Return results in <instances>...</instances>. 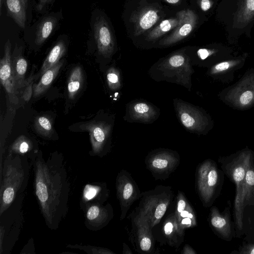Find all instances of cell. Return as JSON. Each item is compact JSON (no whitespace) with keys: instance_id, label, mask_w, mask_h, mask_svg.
Instances as JSON below:
<instances>
[{"instance_id":"6da1fadb","label":"cell","mask_w":254,"mask_h":254,"mask_svg":"<svg viewBox=\"0 0 254 254\" xmlns=\"http://www.w3.org/2000/svg\"><path fill=\"white\" fill-rule=\"evenodd\" d=\"M189 57L182 52L173 53L154 64L149 74L156 81H167L191 88V75L194 72Z\"/></svg>"},{"instance_id":"7a4b0ae2","label":"cell","mask_w":254,"mask_h":254,"mask_svg":"<svg viewBox=\"0 0 254 254\" xmlns=\"http://www.w3.org/2000/svg\"><path fill=\"white\" fill-rule=\"evenodd\" d=\"M174 196L170 186L159 185L141 192L138 207L135 209L144 215L153 228L161 221Z\"/></svg>"},{"instance_id":"3957f363","label":"cell","mask_w":254,"mask_h":254,"mask_svg":"<svg viewBox=\"0 0 254 254\" xmlns=\"http://www.w3.org/2000/svg\"><path fill=\"white\" fill-rule=\"evenodd\" d=\"M219 99L225 104L238 110L254 106V68L248 69L234 84L221 90Z\"/></svg>"},{"instance_id":"277c9868","label":"cell","mask_w":254,"mask_h":254,"mask_svg":"<svg viewBox=\"0 0 254 254\" xmlns=\"http://www.w3.org/2000/svg\"><path fill=\"white\" fill-rule=\"evenodd\" d=\"M173 104L180 122L187 130L205 134L212 128L213 121L203 109L179 98L174 99Z\"/></svg>"},{"instance_id":"5b68a950","label":"cell","mask_w":254,"mask_h":254,"mask_svg":"<svg viewBox=\"0 0 254 254\" xmlns=\"http://www.w3.org/2000/svg\"><path fill=\"white\" fill-rule=\"evenodd\" d=\"M144 161L147 169L155 179L165 180L177 169L180 157L176 151L158 148L149 152Z\"/></svg>"},{"instance_id":"8992f818","label":"cell","mask_w":254,"mask_h":254,"mask_svg":"<svg viewBox=\"0 0 254 254\" xmlns=\"http://www.w3.org/2000/svg\"><path fill=\"white\" fill-rule=\"evenodd\" d=\"M129 218L131 225L129 238L135 250L139 253H151L154 250V241L149 221L136 209Z\"/></svg>"},{"instance_id":"52a82bcc","label":"cell","mask_w":254,"mask_h":254,"mask_svg":"<svg viewBox=\"0 0 254 254\" xmlns=\"http://www.w3.org/2000/svg\"><path fill=\"white\" fill-rule=\"evenodd\" d=\"M91 32L94 39L98 54L110 58L115 49V42L112 31L105 16L92 12L91 18Z\"/></svg>"},{"instance_id":"ba28073f","label":"cell","mask_w":254,"mask_h":254,"mask_svg":"<svg viewBox=\"0 0 254 254\" xmlns=\"http://www.w3.org/2000/svg\"><path fill=\"white\" fill-rule=\"evenodd\" d=\"M116 186L122 220L125 218L132 204L140 198L141 192L131 175L125 170H122L118 173Z\"/></svg>"},{"instance_id":"9c48e42d","label":"cell","mask_w":254,"mask_h":254,"mask_svg":"<svg viewBox=\"0 0 254 254\" xmlns=\"http://www.w3.org/2000/svg\"><path fill=\"white\" fill-rule=\"evenodd\" d=\"M11 49V44L8 40L5 43L3 56L0 61V79L9 100L11 103L16 105L19 100L12 72Z\"/></svg>"},{"instance_id":"30bf717a","label":"cell","mask_w":254,"mask_h":254,"mask_svg":"<svg viewBox=\"0 0 254 254\" xmlns=\"http://www.w3.org/2000/svg\"><path fill=\"white\" fill-rule=\"evenodd\" d=\"M159 109L149 102L136 100L127 105L124 119L128 122L151 124L158 118Z\"/></svg>"},{"instance_id":"8fae6325","label":"cell","mask_w":254,"mask_h":254,"mask_svg":"<svg viewBox=\"0 0 254 254\" xmlns=\"http://www.w3.org/2000/svg\"><path fill=\"white\" fill-rule=\"evenodd\" d=\"M248 54L245 53L219 62L208 68L206 74L215 80L229 83L233 80L235 72L244 66Z\"/></svg>"},{"instance_id":"7c38bea8","label":"cell","mask_w":254,"mask_h":254,"mask_svg":"<svg viewBox=\"0 0 254 254\" xmlns=\"http://www.w3.org/2000/svg\"><path fill=\"white\" fill-rule=\"evenodd\" d=\"M179 23L175 30L166 38L160 42L162 46H170L187 37L194 29L197 21L194 11L187 9L179 11L177 14Z\"/></svg>"},{"instance_id":"4fadbf2b","label":"cell","mask_w":254,"mask_h":254,"mask_svg":"<svg viewBox=\"0 0 254 254\" xmlns=\"http://www.w3.org/2000/svg\"><path fill=\"white\" fill-rule=\"evenodd\" d=\"M179 229L185 234L186 229L196 225L195 213L184 194L179 190L177 196L176 205L174 212Z\"/></svg>"},{"instance_id":"5bb4252c","label":"cell","mask_w":254,"mask_h":254,"mask_svg":"<svg viewBox=\"0 0 254 254\" xmlns=\"http://www.w3.org/2000/svg\"><path fill=\"white\" fill-rule=\"evenodd\" d=\"M112 127V124L106 122H90L80 126L81 129L89 132L95 152H99L103 148L109 138Z\"/></svg>"},{"instance_id":"9a60e30c","label":"cell","mask_w":254,"mask_h":254,"mask_svg":"<svg viewBox=\"0 0 254 254\" xmlns=\"http://www.w3.org/2000/svg\"><path fill=\"white\" fill-rule=\"evenodd\" d=\"M205 163L198 168L196 173V185L200 197L206 201L210 195L211 190L217 184L218 173L214 169Z\"/></svg>"},{"instance_id":"2e32d148","label":"cell","mask_w":254,"mask_h":254,"mask_svg":"<svg viewBox=\"0 0 254 254\" xmlns=\"http://www.w3.org/2000/svg\"><path fill=\"white\" fill-rule=\"evenodd\" d=\"M62 11L52 12L41 18L35 30V43L41 46L56 30L62 18Z\"/></svg>"},{"instance_id":"e0dca14e","label":"cell","mask_w":254,"mask_h":254,"mask_svg":"<svg viewBox=\"0 0 254 254\" xmlns=\"http://www.w3.org/2000/svg\"><path fill=\"white\" fill-rule=\"evenodd\" d=\"M158 11L151 7H146L138 12L134 18V35L139 36L150 29L158 20Z\"/></svg>"},{"instance_id":"ac0fdd59","label":"cell","mask_w":254,"mask_h":254,"mask_svg":"<svg viewBox=\"0 0 254 254\" xmlns=\"http://www.w3.org/2000/svg\"><path fill=\"white\" fill-rule=\"evenodd\" d=\"M163 232L168 244L172 247L178 248L184 242L185 234L179 229L174 212L166 218L163 225Z\"/></svg>"},{"instance_id":"d6986e66","label":"cell","mask_w":254,"mask_h":254,"mask_svg":"<svg viewBox=\"0 0 254 254\" xmlns=\"http://www.w3.org/2000/svg\"><path fill=\"white\" fill-rule=\"evenodd\" d=\"M7 16L20 28H24L27 20L28 0H5Z\"/></svg>"},{"instance_id":"ffe728a7","label":"cell","mask_w":254,"mask_h":254,"mask_svg":"<svg viewBox=\"0 0 254 254\" xmlns=\"http://www.w3.org/2000/svg\"><path fill=\"white\" fill-rule=\"evenodd\" d=\"M17 54L13 51L12 59L11 58V65L16 88L18 90L24 87L26 79L25 75L27 68V62L22 56L21 48L15 47Z\"/></svg>"},{"instance_id":"44dd1931","label":"cell","mask_w":254,"mask_h":254,"mask_svg":"<svg viewBox=\"0 0 254 254\" xmlns=\"http://www.w3.org/2000/svg\"><path fill=\"white\" fill-rule=\"evenodd\" d=\"M64 37H59L60 39H58L45 60L38 76H42L47 70L57 64L64 55L66 50Z\"/></svg>"},{"instance_id":"7402d4cb","label":"cell","mask_w":254,"mask_h":254,"mask_svg":"<svg viewBox=\"0 0 254 254\" xmlns=\"http://www.w3.org/2000/svg\"><path fill=\"white\" fill-rule=\"evenodd\" d=\"M254 18V0H240L234 19L237 28H244Z\"/></svg>"},{"instance_id":"603a6c76","label":"cell","mask_w":254,"mask_h":254,"mask_svg":"<svg viewBox=\"0 0 254 254\" xmlns=\"http://www.w3.org/2000/svg\"><path fill=\"white\" fill-rule=\"evenodd\" d=\"M63 64V61L57 64L47 70L42 76L39 81L33 85V94L37 97L45 92L57 77Z\"/></svg>"},{"instance_id":"cb8c5ba5","label":"cell","mask_w":254,"mask_h":254,"mask_svg":"<svg viewBox=\"0 0 254 254\" xmlns=\"http://www.w3.org/2000/svg\"><path fill=\"white\" fill-rule=\"evenodd\" d=\"M219 51L215 48H200L196 52L199 63L197 65L209 68L214 64L227 60L218 56Z\"/></svg>"},{"instance_id":"d4e9b609","label":"cell","mask_w":254,"mask_h":254,"mask_svg":"<svg viewBox=\"0 0 254 254\" xmlns=\"http://www.w3.org/2000/svg\"><path fill=\"white\" fill-rule=\"evenodd\" d=\"M83 74L80 66L74 67L70 72L67 83L68 96L73 99L79 91L83 83Z\"/></svg>"},{"instance_id":"484cf974","label":"cell","mask_w":254,"mask_h":254,"mask_svg":"<svg viewBox=\"0 0 254 254\" xmlns=\"http://www.w3.org/2000/svg\"><path fill=\"white\" fill-rule=\"evenodd\" d=\"M179 23V18H170L162 21L159 25L148 34L147 39L155 40L171 30L176 28Z\"/></svg>"},{"instance_id":"4316f807","label":"cell","mask_w":254,"mask_h":254,"mask_svg":"<svg viewBox=\"0 0 254 254\" xmlns=\"http://www.w3.org/2000/svg\"><path fill=\"white\" fill-rule=\"evenodd\" d=\"M34 127L37 132L44 136H50L53 132L51 120L44 116H38L35 118Z\"/></svg>"},{"instance_id":"83f0119b","label":"cell","mask_w":254,"mask_h":254,"mask_svg":"<svg viewBox=\"0 0 254 254\" xmlns=\"http://www.w3.org/2000/svg\"><path fill=\"white\" fill-rule=\"evenodd\" d=\"M106 79L109 88L113 91H117L122 87L121 72L115 66L110 67L107 71Z\"/></svg>"},{"instance_id":"f1b7e54d","label":"cell","mask_w":254,"mask_h":254,"mask_svg":"<svg viewBox=\"0 0 254 254\" xmlns=\"http://www.w3.org/2000/svg\"><path fill=\"white\" fill-rule=\"evenodd\" d=\"M34 78V76L32 73L29 77L26 79L24 90L22 93L23 98L25 101H29L32 96Z\"/></svg>"},{"instance_id":"f546056e","label":"cell","mask_w":254,"mask_h":254,"mask_svg":"<svg viewBox=\"0 0 254 254\" xmlns=\"http://www.w3.org/2000/svg\"><path fill=\"white\" fill-rule=\"evenodd\" d=\"M30 141L25 136H19L16 140L14 146L17 147L21 153L27 152L29 148Z\"/></svg>"},{"instance_id":"4dcf8cb0","label":"cell","mask_w":254,"mask_h":254,"mask_svg":"<svg viewBox=\"0 0 254 254\" xmlns=\"http://www.w3.org/2000/svg\"><path fill=\"white\" fill-rule=\"evenodd\" d=\"M14 194V190L12 188H7L5 190L3 194V200L5 203H10L13 198Z\"/></svg>"},{"instance_id":"1f68e13d","label":"cell","mask_w":254,"mask_h":254,"mask_svg":"<svg viewBox=\"0 0 254 254\" xmlns=\"http://www.w3.org/2000/svg\"><path fill=\"white\" fill-rule=\"evenodd\" d=\"M212 225L217 228L223 227L226 223V220L219 216H213L211 219Z\"/></svg>"},{"instance_id":"d6a6232c","label":"cell","mask_w":254,"mask_h":254,"mask_svg":"<svg viewBox=\"0 0 254 254\" xmlns=\"http://www.w3.org/2000/svg\"><path fill=\"white\" fill-rule=\"evenodd\" d=\"M55 0H38L37 9L38 11H41L49 6L53 5Z\"/></svg>"},{"instance_id":"836d02e7","label":"cell","mask_w":254,"mask_h":254,"mask_svg":"<svg viewBox=\"0 0 254 254\" xmlns=\"http://www.w3.org/2000/svg\"><path fill=\"white\" fill-rule=\"evenodd\" d=\"M245 172L243 167H240L237 168L234 172V179L237 182H240L243 180Z\"/></svg>"},{"instance_id":"e575fe53","label":"cell","mask_w":254,"mask_h":254,"mask_svg":"<svg viewBox=\"0 0 254 254\" xmlns=\"http://www.w3.org/2000/svg\"><path fill=\"white\" fill-rule=\"evenodd\" d=\"M97 190L95 188L88 185L85 188L84 195L87 199H90L95 196Z\"/></svg>"},{"instance_id":"d590c367","label":"cell","mask_w":254,"mask_h":254,"mask_svg":"<svg viewBox=\"0 0 254 254\" xmlns=\"http://www.w3.org/2000/svg\"><path fill=\"white\" fill-rule=\"evenodd\" d=\"M212 5V2L210 0H201L200 6L201 9L206 11L209 9Z\"/></svg>"},{"instance_id":"8d00e7d4","label":"cell","mask_w":254,"mask_h":254,"mask_svg":"<svg viewBox=\"0 0 254 254\" xmlns=\"http://www.w3.org/2000/svg\"><path fill=\"white\" fill-rule=\"evenodd\" d=\"M246 180L249 185H254V172L252 170H249L246 174Z\"/></svg>"},{"instance_id":"74e56055","label":"cell","mask_w":254,"mask_h":254,"mask_svg":"<svg viewBox=\"0 0 254 254\" xmlns=\"http://www.w3.org/2000/svg\"><path fill=\"white\" fill-rule=\"evenodd\" d=\"M195 253L193 249L188 245L184 246L182 252L183 254H194Z\"/></svg>"},{"instance_id":"f35d334b","label":"cell","mask_w":254,"mask_h":254,"mask_svg":"<svg viewBox=\"0 0 254 254\" xmlns=\"http://www.w3.org/2000/svg\"><path fill=\"white\" fill-rule=\"evenodd\" d=\"M123 253L124 254H132V252L131 251L129 247L127 246V245L123 243Z\"/></svg>"},{"instance_id":"ab89813d","label":"cell","mask_w":254,"mask_h":254,"mask_svg":"<svg viewBox=\"0 0 254 254\" xmlns=\"http://www.w3.org/2000/svg\"><path fill=\"white\" fill-rule=\"evenodd\" d=\"M165 0L168 3H172V4L177 3L180 1V0Z\"/></svg>"},{"instance_id":"60d3db41","label":"cell","mask_w":254,"mask_h":254,"mask_svg":"<svg viewBox=\"0 0 254 254\" xmlns=\"http://www.w3.org/2000/svg\"><path fill=\"white\" fill-rule=\"evenodd\" d=\"M4 2V0H0V15H1V9H2V5Z\"/></svg>"},{"instance_id":"b9f144b4","label":"cell","mask_w":254,"mask_h":254,"mask_svg":"<svg viewBox=\"0 0 254 254\" xmlns=\"http://www.w3.org/2000/svg\"><path fill=\"white\" fill-rule=\"evenodd\" d=\"M250 253L252 254H254V248L252 250Z\"/></svg>"}]
</instances>
